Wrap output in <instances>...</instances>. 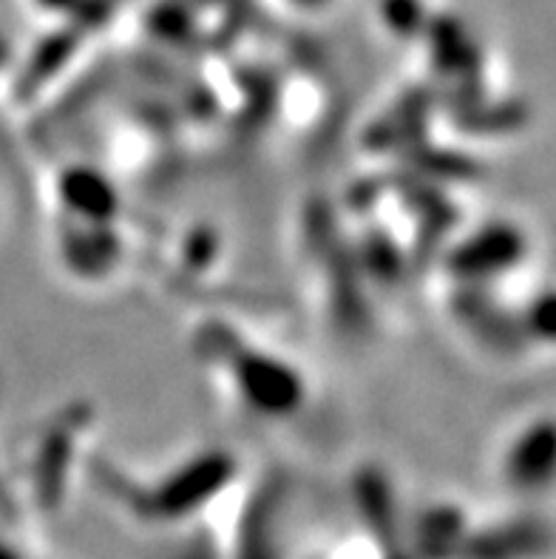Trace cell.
I'll use <instances>...</instances> for the list:
<instances>
[{"label": "cell", "mask_w": 556, "mask_h": 559, "mask_svg": "<svg viewBox=\"0 0 556 559\" xmlns=\"http://www.w3.org/2000/svg\"><path fill=\"white\" fill-rule=\"evenodd\" d=\"M236 386L247 406L264 415H289L301 406L304 386L287 364L275 361L273 355L247 353L236 361Z\"/></svg>", "instance_id": "cell-1"}, {"label": "cell", "mask_w": 556, "mask_h": 559, "mask_svg": "<svg viewBox=\"0 0 556 559\" xmlns=\"http://www.w3.org/2000/svg\"><path fill=\"white\" fill-rule=\"evenodd\" d=\"M522 253V239L511 227H492L486 234H480L469 245H463L460 255L454 259L460 273L480 276L486 270H502V264L514 262Z\"/></svg>", "instance_id": "cell-2"}, {"label": "cell", "mask_w": 556, "mask_h": 559, "mask_svg": "<svg viewBox=\"0 0 556 559\" xmlns=\"http://www.w3.org/2000/svg\"><path fill=\"white\" fill-rule=\"evenodd\" d=\"M551 449H554V435H551L548 420H543V424H536L534 429H529V432L517 440L514 449H511L508 468H511V472L525 483L548 477Z\"/></svg>", "instance_id": "cell-3"}, {"label": "cell", "mask_w": 556, "mask_h": 559, "mask_svg": "<svg viewBox=\"0 0 556 559\" xmlns=\"http://www.w3.org/2000/svg\"><path fill=\"white\" fill-rule=\"evenodd\" d=\"M66 202L83 216H92V219H106L108 213L114 211V193L106 185V179H99L97 174H88V170H74V174H66L63 182Z\"/></svg>", "instance_id": "cell-4"}]
</instances>
